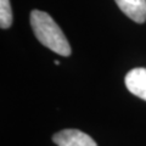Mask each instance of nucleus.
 Returning <instances> with one entry per match:
<instances>
[{
	"label": "nucleus",
	"instance_id": "nucleus-5",
	"mask_svg": "<svg viewBox=\"0 0 146 146\" xmlns=\"http://www.w3.org/2000/svg\"><path fill=\"white\" fill-rule=\"evenodd\" d=\"M12 10L9 0H0V27L7 29L12 25Z\"/></svg>",
	"mask_w": 146,
	"mask_h": 146
},
{
	"label": "nucleus",
	"instance_id": "nucleus-1",
	"mask_svg": "<svg viewBox=\"0 0 146 146\" xmlns=\"http://www.w3.org/2000/svg\"><path fill=\"white\" fill-rule=\"evenodd\" d=\"M31 26L36 39L44 46L61 56H70L71 45L63 32L54 18L44 11L33 10L31 12Z\"/></svg>",
	"mask_w": 146,
	"mask_h": 146
},
{
	"label": "nucleus",
	"instance_id": "nucleus-4",
	"mask_svg": "<svg viewBox=\"0 0 146 146\" xmlns=\"http://www.w3.org/2000/svg\"><path fill=\"white\" fill-rule=\"evenodd\" d=\"M119 10L138 23L146 21V0H115Z\"/></svg>",
	"mask_w": 146,
	"mask_h": 146
},
{
	"label": "nucleus",
	"instance_id": "nucleus-3",
	"mask_svg": "<svg viewBox=\"0 0 146 146\" xmlns=\"http://www.w3.org/2000/svg\"><path fill=\"white\" fill-rule=\"evenodd\" d=\"M124 83L131 94L146 101V68L138 67L129 71L125 76Z\"/></svg>",
	"mask_w": 146,
	"mask_h": 146
},
{
	"label": "nucleus",
	"instance_id": "nucleus-2",
	"mask_svg": "<svg viewBox=\"0 0 146 146\" xmlns=\"http://www.w3.org/2000/svg\"><path fill=\"white\" fill-rule=\"evenodd\" d=\"M57 146H98L91 136L77 129H65L52 136Z\"/></svg>",
	"mask_w": 146,
	"mask_h": 146
}]
</instances>
